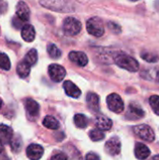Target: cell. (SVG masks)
I'll list each match as a JSON object with an SVG mask.
<instances>
[{"label":"cell","instance_id":"37","mask_svg":"<svg viewBox=\"0 0 159 160\" xmlns=\"http://www.w3.org/2000/svg\"><path fill=\"white\" fill-rule=\"evenodd\" d=\"M130 1H138V0H130Z\"/></svg>","mask_w":159,"mask_h":160},{"label":"cell","instance_id":"11","mask_svg":"<svg viewBox=\"0 0 159 160\" xmlns=\"http://www.w3.org/2000/svg\"><path fill=\"white\" fill-rule=\"evenodd\" d=\"M16 15L22 22L29 20V18H30V9H29L27 4L25 2H23V1L18 2V4L16 6Z\"/></svg>","mask_w":159,"mask_h":160},{"label":"cell","instance_id":"12","mask_svg":"<svg viewBox=\"0 0 159 160\" xmlns=\"http://www.w3.org/2000/svg\"><path fill=\"white\" fill-rule=\"evenodd\" d=\"M64 86V89H65V92L66 94L70 97V98H77L81 96L82 92L80 90V88L74 84L71 81H66L63 84Z\"/></svg>","mask_w":159,"mask_h":160},{"label":"cell","instance_id":"24","mask_svg":"<svg viewBox=\"0 0 159 160\" xmlns=\"http://www.w3.org/2000/svg\"><path fill=\"white\" fill-rule=\"evenodd\" d=\"M47 51H48L50 57H52L53 59H58L62 55V52L58 49V47L55 44H52V43L49 44L47 47Z\"/></svg>","mask_w":159,"mask_h":160},{"label":"cell","instance_id":"34","mask_svg":"<svg viewBox=\"0 0 159 160\" xmlns=\"http://www.w3.org/2000/svg\"><path fill=\"white\" fill-rule=\"evenodd\" d=\"M153 160H159V155H157V156H155V157H154V158H153Z\"/></svg>","mask_w":159,"mask_h":160},{"label":"cell","instance_id":"16","mask_svg":"<svg viewBox=\"0 0 159 160\" xmlns=\"http://www.w3.org/2000/svg\"><path fill=\"white\" fill-rule=\"evenodd\" d=\"M13 136V130L10 127L6 125H0V142L2 143H9Z\"/></svg>","mask_w":159,"mask_h":160},{"label":"cell","instance_id":"10","mask_svg":"<svg viewBox=\"0 0 159 160\" xmlns=\"http://www.w3.org/2000/svg\"><path fill=\"white\" fill-rule=\"evenodd\" d=\"M68 58L71 62L75 63L76 65L80 67H85L88 64V57L87 55L82 52H75L72 51L68 54Z\"/></svg>","mask_w":159,"mask_h":160},{"label":"cell","instance_id":"30","mask_svg":"<svg viewBox=\"0 0 159 160\" xmlns=\"http://www.w3.org/2000/svg\"><path fill=\"white\" fill-rule=\"evenodd\" d=\"M52 160H67V158L65 154H56L52 158Z\"/></svg>","mask_w":159,"mask_h":160},{"label":"cell","instance_id":"13","mask_svg":"<svg viewBox=\"0 0 159 160\" xmlns=\"http://www.w3.org/2000/svg\"><path fill=\"white\" fill-rule=\"evenodd\" d=\"M25 110L28 116H30L31 118H35L39 112V105L34 99L28 98L25 100Z\"/></svg>","mask_w":159,"mask_h":160},{"label":"cell","instance_id":"1","mask_svg":"<svg viewBox=\"0 0 159 160\" xmlns=\"http://www.w3.org/2000/svg\"><path fill=\"white\" fill-rule=\"evenodd\" d=\"M114 63L121 68H124L130 72H136L140 68V64L135 58H133L132 56H130L128 54L123 53V52H121L115 56Z\"/></svg>","mask_w":159,"mask_h":160},{"label":"cell","instance_id":"17","mask_svg":"<svg viewBox=\"0 0 159 160\" xmlns=\"http://www.w3.org/2000/svg\"><path fill=\"white\" fill-rule=\"evenodd\" d=\"M150 149L143 143H136L135 146V156L138 159L144 160L150 156Z\"/></svg>","mask_w":159,"mask_h":160},{"label":"cell","instance_id":"31","mask_svg":"<svg viewBox=\"0 0 159 160\" xmlns=\"http://www.w3.org/2000/svg\"><path fill=\"white\" fill-rule=\"evenodd\" d=\"M7 10V3L3 0H0V15L5 13Z\"/></svg>","mask_w":159,"mask_h":160},{"label":"cell","instance_id":"5","mask_svg":"<svg viewBox=\"0 0 159 160\" xmlns=\"http://www.w3.org/2000/svg\"><path fill=\"white\" fill-rule=\"evenodd\" d=\"M133 132L136 136H138L140 139L148 142H152L155 141V132L152 129L151 127L147 126V125H139L133 128Z\"/></svg>","mask_w":159,"mask_h":160},{"label":"cell","instance_id":"14","mask_svg":"<svg viewBox=\"0 0 159 160\" xmlns=\"http://www.w3.org/2000/svg\"><path fill=\"white\" fill-rule=\"evenodd\" d=\"M127 116H129V119L137 120V119L142 118L144 116V112L140 105H138L136 103H130Z\"/></svg>","mask_w":159,"mask_h":160},{"label":"cell","instance_id":"3","mask_svg":"<svg viewBox=\"0 0 159 160\" xmlns=\"http://www.w3.org/2000/svg\"><path fill=\"white\" fill-rule=\"evenodd\" d=\"M86 29L87 32L97 38H99L103 36L105 32V28L103 25V22L98 17H92L87 21L86 23Z\"/></svg>","mask_w":159,"mask_h":160},{"label":"cell","instance_id":"18","mask_svg":"<svg viewBox=\"0 0 159 160\" xmlns=\"http://www.w3.org/2000/svg\"><path fill=\"white\" fill-rule=\"evenodd\" d=\"M86 102L88 107L94 111L97 112L99 110V97L95 93H88L86 96Z\"/></svg>","mask_w":159,"mask_h":160},{"label":"cell","instance_id":"27","mask_svg":"<svg viewBox=\"0 0 159 160\" xmlns=\"http://www.w3.org/2000/svg\"><path fill=\"white\" fill-rule=\"evenodd\" d=\"M10 145H11V149L14 151V152H19L22 148V140L19 136H15L11 138L10 142H9Z\"/></svg>","mask_w":159,"mask_h":160},{"label":"cell","instance_id":"33","mask_svg":"<svg viewBox=\"0 0 159 160\" xmlns=\"http://www.w3.org/2000/svg\"><path fill=\"white\" fill-rule=\"evenodd\" d=\"M3 150H4V147H3V144H2V142H0V154L3 152Z\"/></svg>","mask_w":159,"mask_h":160},{"label":"cell","instance_id":"22","mask_svg":"<svg viewBox=\"0 0 159 160\" xmlns=\"http://www.w3.org/2000/svg\"><path fill=\"white\" fill-rule=\"evenodd\" d=\"M75 126L79 128H85L88 126V118L82 113H78L74 116Z\"/></svg>","mask_w":159,"mask_h":160},{"label":"cell","instance_id":"28","mask_svg":"<svg viewBox=\"0 0 159 160\" xmlns=\"http://www.w3.org/2000/svg\"><path fill=\"white\" fill-rule=\"evenodd\" d=\"M149 102H150V105H151L154 112L157 115H159V96L157 95L152 96L149 99Z\"/></svg>","mask_w":159,"mask_h":160},{"label":"cell","instance_id":"7","mask_svg":"<svg viewBox=\"0 0 159 160\" xmlns=\"http://www.w3.org/2000/svg\"><path fill=\"white\" fill-rule=\"evenodd\" d=\"M48 72H49L51 79L55 82H61L66 76V69L58 64L50 65L48 68Z\"/></svg>","mask_w":159,"mask_h":160},{"label":"cell","instance_id":"8","mask_svg":"<svg viewBox=\"0 0 159 160\" xmlns=\"http://www.w3.org/2000/svg\"><path fill=\"white\" fill-rule=\"evenodd\" d=\"M105 151L111 156H117L121 152V142L117 137H112L105 144Z\"/></svg>","mask_w":159,"mask_h":160},{"label":"cell","instance_id":"15","mask_svg":"<svg viewBox=\"0 0 159 160\" xmlns=\"http://www.w3.org/2000/svg\"><path fill=\"white\" fill-rule=\"evenodd\" d=\"M21 35L22 38L24 41L26 42H32L35 39L36 37V32H35V28L33 25L31 24H25L22 27V31H21Z\"/></svg>","mask_w":159,"mask_h":160},{"label":"cell","instance_id":"29","mask_svg":"<svg viewBox=\"0 0 159 160\" xmlns=\"http://www.w3.org/2000/svg\"><path fill=\"white\" fill-rule=\"evenodd\" d=\"M142 58L144 59L145 61L147 62H150V63H154V62H157L158 61L159 57L157 55L152 53V52H142Z\"/></svg>","mask_w":159,"mask_h":160},{"label":"cell","instance_id":"19","mask_svg":"<svg viewBox=\"0 0 159 160\" xmlns=\"http://www.w3.org/2000/svg\"><path fill=\"white\" fill-rule=\"evenodd\" d=\"M96 125L100 130H110L112 127V122L110 118L100 115L96 118Z\"/></svg>","mask_w":159,"mask_h":160},{"label":"cell","instance_id":"9","mask_svg":"<svg viewBox=\"0 0 159 160\" xmlns=\"http://www.w3.org/2000/svg\"><path fill=\"white\" fill-rule=\"evenodd\" d=\"M44 149L39 144H30L26 149V156L30 160H38L43 156Z\"/></svg>","mask_w":159,"mask_h":160},{"label":"cell","instance_id":"32","mask_svg":"<svg viewBox=\"0 0 159 160\" xmlns=\"http://www.w3.org/2000/svg\"><path fill=\"white\" fill-rule=\"evenodd\" d=\"M86 160H100L99 157L94 153H90L86 156Z\"/></svg>","mask_w":159,"mask_h":160},{"label":"cell","instance_id":"6","mask_svg":"<svg viewBox=\"0 0 159 160\" xmlns=\"http://www.w3.org/2000/svg\"><path fill=\"white\" fill-rule=\"evenodd\" d=\"M107 105L108 108L115 113H121L124 111L123 99L117 94L113 93L107 97Z\"/></svg>","mask_w":159,"mask_h":160},{"label":"cell","instance_id":"26","mask_svg":"<svg viewBox=\"0 0 159 160\" xmlns=\"http://www.w3.org/2000/svg\"><path fill=\"white\" fill-rule=\"evenodd\" d=\"M10 66L11 65L8 56L4 52H0V68L4 70H9Z\"/></svg>","mask_w":159,"mask_h":160},{"label":"cell","instance_id":"25","mask_svg":"<svg viewBox=\"0 0 159 160\" xmlns=\"http://www.w3.org/2000/svg\"><path fill=\"white\" fill-rule=\"evenodd\" d=\"M89 137L93 142H99L105 138V134L100 129H92L89 133Z\"/></svg>","mask_w":159,"mask_h":160},{"label":"cell","instance_id":"21","mask_svg":"<svg viewBox=\"0 0 159 160\" xmlns=\"http://www.w3.org/2000/svg\"><path fill=\"white\" fill-rule=\"evenodd\" d=\"M17 73L21 78H26L30 73V66L24 61L20 62L17 66Z\"/></svg>","mask_w":159,"mask_h":160},{"label":"cell","instance_id":"4","mask_svg":"<svg viewBox=\"0 0 159 160\" xmlns=\"http://www.w3.org/2000/svg\"><path fill=\"white\" fill-rule=\"evenodd\" d=\"M82 28L81 22L73 17H67L65 19L63 23L64 33L67 36H76L78 35Z\"/></svg>","mask_w":159,"mask_h":160},{"label":"cell","instance_id":"35","mask_svg":"<svg viewBox=\"0 0 159 160\" xmlns=\"http://www.w3.org/2000/svg\"><path fill=\"white\" fill-rule=\"evenodd\" d=\"M2 104H3V102H2V99L0 98V109H1V107H2Z\"/></svg>","mask_w":159,"mask_h":160},{"label":"cell","instance_id":"20","mask_svg":"<svg viewBox=\"0 0 159 160\" xmlns=\"http://www.w3.org/2000/svg\"><path fill=\"white\" fill-rule=\"evenodd\" d=\"M43 126L49 129H52V130H56L59 128L60 127V124L59 122L53 117V116H51V115H48L46 116L44 119H43Z\"/></svg>","mask_w":159,"mask_h":160},{"label":"cell","instance_id":"36","mask_svg":"<svg viewBox=\"0 0 159 160\" xmlns=\"http://www.w3.org/2000/svg\"><path fill=\"white\" fill-rule=\"evenodd\" d=\"M157 80H158V82H159V71L157 72Z\"/></svg>","mask_w":159,"mask_h":160},{"label":"cell","instance_id":"23","mask_svg":"<svg viewBox=\"0 0 159 160\" xmlns=\"http://www.w3.org/2000/svg\"><path fill=\"white\" fill-rule=\"evenodd\" d=\"M23 61H24L26 64H28L30 67L33 66V65H35V64L37 63V50H35V49L30 50V51L25 54Z\"/></svg>","mask_w":159,"mask_h":160},{"label":"cell","instance_id":"2","mask_svg":"<svg viewBox=\"0 0 159 160\" xmlns=\"http://www.w3.org/2000/svg\"><path fill=\"white\" fill-rule=\"evenodd\" d=\"M40 4L45 8L55 11H73L74 8L71 1L68 0H40Z\"/></svg>","mask_w":159,"mask_h":160}]
</instances>
